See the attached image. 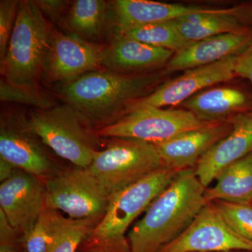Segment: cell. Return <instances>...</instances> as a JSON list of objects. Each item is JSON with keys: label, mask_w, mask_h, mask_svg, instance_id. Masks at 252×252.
I'll return each instance as SVG.
<instances>
[{"label": "cell", "mask_w": 252, "mask_h": 252, "mask_svg": "<svg viewBox=\"0 0 252 252\" xmlns=\"http://www.w3.org/2000/svg\"><path fill=\"white\" fill-rule=\"evenodd\" d=\"M34 136L23 127L18 119L17 121L1 119L0 158L15 168L44 181L47 180L54 165Z\"/></svg>", "instance_id": "obj_16"}, {"label": "cell", "mask_w": 252, "mask_h": 252, "mask_svg": "<svg viewBox=\"0 0 252 252\" xmlns=\"http://www.w3.org/2000/svg\"><path fill=\"white\" fill-rule=\"evenodd\" d=\"M240 8L210 9L147 0H117L109 2V28L114 36L144 25L175 21L198 14H240Z\"/></svg>", "instance_id": "obj_12"}, {"label": "cell", "mask_w": 252, "mask_h": 252, "mask_svg": "<svg viewBox=\"0 0 252 252\" xmlns=\"http://www.w3.org/2000/svg\"><path fill=\"white\" fill-rule=\"evenodd\" d=\"M159 81L158 74H126L100 69L61 84L58 95L96 130L125 115L129 106L150 94Z\"/></svg>", "instance_id": "obj_2"}, {"label": "cell", "mask_w": 252, "mask_h": 252, "mask_svg": "<svg viewBox=\"0 0 252 252\" xmlns=\"http://www.w3.org/2000/svg\"><path fill=\"white\" fill-rule=\"evenodd\" d=\"M51 26L35 1H21L7 51L0 61L1 74L6 82L19 87L42 89Z\"/></svg>", "instance_id": "obj_5"}, {"label": "cell", "mask_w": 252, "mask_h": 252, "mask_svg": "<svg viewBox=\"0 0 252 252\" xmlns=\"http://www.w3.org/2000/svg\"><path fill=\"white\" fill-rule=\"evenodd\" d=\"M1 102L26 104L33 108L46 109L58 105L54 94L44 89H28L11 85L4 79L0 82Z\"/></svg>", "instance_id": "obj_25"}, {"label": "cell", "mask_w": 252, "mask_h": 252, "mask_svg": "<svg viewBox=\"0 0 252 252\" xmlns=\"http://www.w3.org/2000/svg\"><path fill=\"white\" fill-rule=\"evenodd\" d=\"M225 252H252V251H247V250H233V251Z\"/></svg>", "instance_id": "obj_34"}, {"label": "cell", "mask_w": 252, "mask_h": 252, "mask_svg": "<svg viewBox=\"0 0 252 252\" xmlns=\"http://www.w3.org/2000/svg\"><path fill=\"white\" fill-rule=\"evenodd\" d=\"M235 75L248 79L252 84V41L237 58L235 65Z\"/></svg>", "instance_id": "obj_30"}, {"label": "cell", "mask_w": 252, "mask_h": 252, "mask_svg": "<svg viewBox=\"0 0 252 252\" xmlns=\"http://www.w3.org/2000/svg\"><path fill=\"white\" fill-rule=\"evenodd\" d=\"M215 204L225 222L242 238L252 243V206L228 202H212Z\"/></svg>", "instance_id": "obj_27"}, {"label": "cell", "mask_w": 252, "mask_h": 252, "mask_svg": "<svg viewBox=\"0 0 252 252\" xmlns=\"http://www.w3.org/2000/svg\"><path fill=\"white\" fill-rule=\"evenodd\" d=\"M16 170V168L9 162L0 158V182H4L6 179L9 178Z\"/></svg>", "instance_id": "obj_32"}, {"label": "cell", "mask_w": 252, "mask_h": 252, "mask_svg": "<svg viewBox=\"0 0 252 252\" xmlns=\"http://www.w3.org/2000/svg\"><path fill=\"white\" fill-rule=\"evenodd\" d=\"M77 252H103L99 251V250H94V249L87 248V247L81 246Z\"/></svg>", "instance_id": "obj_33"}, {"label": "cell", "mask_w": 252, "mask_h": 252, "mask_svg": "<svg viewBox=\"0 0 252 252\" xmlns=\"http://www.w3.org/2000/svg\"><path fill=\"white\" fill-rule=\"evenodd\" d=\"M216 184L206 189L207 203L220 201L251 205L252 203V153L230 164L217 176Z\"/></svg>", "instance_id": "obj_20"}, {"label": "cell", "mask_w": 252, "mask_h": 252, "mask_svg": "<svg viewBox=\"0 0 252 252\" xmlns=\"http://www.w3.org/2000/svg\"><path fill=\"white\" fill-rule=\"evenodd\" d=\"M21 1L1 0L0 1V61L7 51L14 31Z\"/></svg>", "instance_id": "obj_28"}, {"label": "cell", "mask_w": 252, "mask_h": 252, "mask_svg": "<svg viewBox=\"0 0 252 252\" xmlns=\"http://www.w3.org/2000/svg\"><path fill=\"white\" fill-rule=\"evenodd\" d=\"M177 173L163 167L114 193L103 217L81 245L103 252H130L127 230Z\"/></svg>", "instance_id": "obj_4"}, {"label": "cell", "mask_w": 252, "mask_h": 252, "mask_svg": "<svg viewBox=\"0 0 252 252\" xmlns=\"http://www.w3.org/2000/svg\"><path fill=\"white\" fill-rule=\"evenodd\" d=\"M239 14H198L175 20L181 34L189 43L227 33L245 32Z\"/></svg>", "instance_id": "obj_22"}, {"label": "cell", "mask_w": 252, "mask_h": 252, "mask_svg": "<svg viewBox=\"0 0 252 252\" xmlns=\"http://www.w3.org/2000/svg\"><path fill=\"white\" fill-rule=\"evenodd\" d=\"M35 3L43 14L47 15L53 21L59 19L67 4V1L61 0H39Z\"/></svg>", "instance_id": "obj_31"}, {"label": "cell", "mask_w": 252, "mask_h": 252, "mask_svg": "<svg viewBox=\"0 0 252 252\" xmlns=\"http://www.w3.org/2000/svg\"><path fill=\"white\" fill-rule=\"evenodd\" d=\"M102 217L72 219L61 214L46 252H77Z\"/></svg>", "instance_id": "obj_23"}, {"label": "cell", "mask_w": 252, "mask_h": 252, "mask_svg": "<svg viewBox=\"0 0 252 252\" xmlns=\"http://www.w3.org/2000/svg\"><path fill=\"white\" fill-rule=\"evenodd\" d=\"M251 205H252V203Z\"/></svg>", "instance_id": "obj_35"}, {"label": "cell", "mask_w": 252, "mask_h": 252, "mask_svg": "<svg viewBox=\"0 0 252 252\" xmlns=\"http://www.w3.org/2000/svg\"><path fill=\"white\" fill-rule=\"evenodd\" d=\"M119 35L175 53L183 49L189 43L181 34L175 21L144 25L132 28Z\"/></svg>", "instance_id": "obj_24"}, {"label": "cell", "mask_w": 252, "mask_h": 252, "mask_svg": "<svg viewBox=\"0 0 252 252\" xmlns=\"http://www.w3.org/2000/svg\"><path fill=\"white\" fill-rule=\"evenodd\" d=\"M229 133L212 147L194 167L200 183L207 189L225 167L252 153V109L228 119Z\"/></svg>", "instance_id": "obj_13"}, {"label": "cell", "mask_w": 252, "mask_h": 252, "mask_svg": "<svg viewBox=\"0 0 252 252\" xmlns=\"http://www.w3.org/2000/svg\"><path fill=\"white\" fill-rule=\"evenodd\" d=\"M0 252H25L21 236L0 212Z\"/></svg>", "instance_id": "obj_29"}, {"label": "cell", "mask_w": 252, "mask_h": 252, "mask_svg": "<svg viewBox=\"0 0 252 252\" xmlns=\"http://www.w3.org/2000/svg\"><path fill=\"white\" fill-rule=\"evenodd\" d=\"M238 55L186 70L182 75L164 83L153 92L132 102L126 114L141 107L162 108L179 105L207 88L230 80L235 75V65Z\"/></svg>", "instance_id": "obj_10"}, {"label": "cell", "mask_w": 252, "mask_h": 252, "mask_svg": "<svg viewBox=\"0 0 252 252\" xmlns=\"http://www.w3.org/2000/svg\"><path fill=\"white\" fill-rule=\"evenodd\" d=\"M103 47L74 34H64L51 26L42 83L69 82L86 73L102 69Z\"/></svg>", "instance_id": "obj_8"}, {"label": "cell", "mask_w": 252, "mask_h": 252, "mask_svg": "<svg viewBox=\"0 0 252 252\" xmlns=\"http://www.w3.org/2000/svg\"><path fill=\"white\" fill-rule=\"evenodd\" d=\"M205 190L194 168L177 172L129 230L130 252H158L173 241L208 204Z\"/></svg>", "instance_id": "obj_1"}, {"label": "cell", "mask_w": 252, "mask_h": 252, "mask_svg": "<svg viewBox=\"0 0 252 252\" xmlns=\"http://www.w3.org/2000/svg\"><path fill=\"white\" fill-rule=\"evenodd\" d=\"M252 252V243L232 229L213 203L199 212L188 228L158 252Z\"/></svg>", "instance_id": "obj_9"}, {"label": "cell", "mask_w": 252, "mask_h": 252, "mask_svg": "<svg viewBox=\"0 0 252 252\" xmlns=\"http://www.w3.org/2000/svg\"><path fill=\"white\" fill-rule=\"evenodd\" d=\"M210 124L184 108L146 107L127 112L115 122L96 129L95 133L104 138L135 139L156 144Z\"/></svg>", "instance_id": "obj_7"}, {"label": "cell", "mask_w": 252, "mask_h": 252, "mask_svg": "<svg viewBox=\"0 0 252 252\" xmlns=\"http://www.w3.org/2000/svg\"><path fill=\"white\" fill-rule=\"evenodd\" d=\"M165 167L155 144L130 138H111L92 162L69 175L109 200L119 190Z\"/></svg>", "instance_id": "obj_3"}, {"label": "cell", "mask_w": 252, "mask_h": 252, "mask_svg": "<svg viewBox=\"0 0 252 252\" xmlns=\"http://www.w3.org/2000/svg\"><path fill=\"white\" fill-rule=\"evenodd\" d=\"M181 105L204 122H226L233 116L250 110L246 109L250 99L235 88H213L194 94Z\"/></svg>", "instance_id": "obj_19"}, {"label": "cell", "mask_w": 252, "mask_h": 252, "mask_svg": "<svg viewBox=\"0 0 252 252\" xmlns=\"http://www.w3.org/2000/svg\"><path fill=\"white\" fill-rule=\"evenodd\" d=\"M252 41L249 32L227 33L189 43L167 63L166 72L188 70L241 54Z\"/></svg>", "instance_id": "obj_18"}, {"label": "cell", "mask_w": 252, "mask_h": 252, "mask_svg": "<svg viewBox=\"0 0 252 252\" xmlns=\"http://www.w3.org/2000/svg\"><path fill=\"white\" fill-rule=\"evenodd\" d=\"M61 214L44 209L34 226L21 236L25 252H46Z\"/></svg>", "instance_id": "obj_26"}, {"label": "cell", "mask_w": 252, "mask_h": 252, "mask_svg": "<svg viewBox=\"0 0 252 252\" xmlns=\"http://www.w3.org/2000/svg\"><path fill=\"white\" fill-rule=\"evenodd\" d=\"M231 129L229 122L212 123L155 145L165 167L178 172L194 168L199 160Z\"/></svg>", "instance_id": "obj_14"}, {"label": "cell", "mask_w": 252, "mask_h": 252, "mask_svg": "<svg viewBox=\"0 0 252 252\" xmlns=\"http://www.w3.org/2000/svg\"><path fill=\"white\" fill-rule=\"evenodd\" d=\"M109 2L103 0H77L69 8L66 25L72 34L84 40H97L109 28Z\"/></svg>", "instance_id": "obj_21"}, {"label": "cell", "mask_w": 252, "mask_h": 252, "mask_svg": "<svg viewBox=\"0 0 252 252\" xmlns=\"http://www.w3.org/2000/svg\"><path fill=\"white\" fill-rule=\"evenodd\" d=\"M174 53L126 36L116 35L108 46L103 47L101 67L121 74H139L167 64Z\"/></svg>", "instance_id": "obj_17"}, {"label": "cell", "mask_w": 252, "mask_h": 252, "mask_svg": "<svg viewBox=\"0 0 252 252\" xmlns=\"http://www.w3.org/2000/svg\"><path fill=\"white\" fill-rule=\"evenodd\" d=\"M44 208L62 211L72 219L103 216L109 200L97 195L69 172L44 181Z\"/></svg>", "instance_id": "obj_15"}, {"label": "cell", "mask_w": 252, "mask_h": 252, "mask_svg": "<svg viewBox=\"0 0 252 252\" xmlns=\"http://www.w3.org/2000/svg\"><path fill=\"white\" fill-rule=\"evenodd\" d=\"M44 181L16 169L0 185V212L23 236L34 226L44 209Z\"/></svg>", "instance_id": "obj_11"}, {"label": "cell", "mask_w": 252, "mask_h": 252, "mask_svg": "<svg viewBox=\"0 0 252 252\" xmlns=\"http://www.w3.org/2000/svg\"><path fill=\"white\" fill-rule=\"evenodd\" d=\"M18 121L25 129L77 168L89 166L99 151L95 130L69 104L46 109L32 108Z\"/></svg>", "instance_id": "obj_6"}]
</instances>
